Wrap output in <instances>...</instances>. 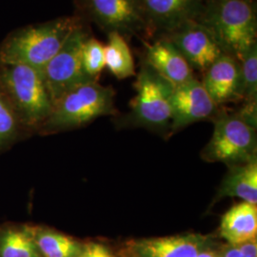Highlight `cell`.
<instances>
[{"instance_id": "18", "label": "cell", "mask_w": 257, "mask_h": 257, "mask_svg": "<svg viewBox=\"0 0 257 257\" xmlns=\"http://www.w3.org/2000/svg\"><path fill=\"white\" fill-rule=\"evenodd\" d=\"M41 257H77L82 245L75 239L55 230L31 228Z\"/></svg>"}, {"instance_id": "2", "label": "cell", "mask_w": 257, "mask_h": 257, "mask_svg": "<svg viewBox=\"0 0 257 257\" xmlns=\"http://www.w3.org/2000/svg\"><path fill=\"white\" fill-rule=\"evenodd\" d=\"M197 21L238 61L257 43L256 0H207Z\"/></svg>"}, {"instance_id": "13", "label": "cell", "mask_w": 257, "mask_h": 257, "mask_svg": "<svg viewBox=\"0 0 257 257\" xmlns=\"http://www.w3.org/2000/svg\"><path fill=\"white\" fill-rule=\"evenodd\" d=\"M201 83L217 106L242 100L240 62L231 55L222 54L203 73Z\"/></svg>"}, {"instance_id": "7", "label": "cell", "mask_w": 257, "mask_h": 257, "mask_svg": "<svg viewBox=\"0 0 257 257\" xmlns=\"http://www.w3.org/2000/svg\"><path fill=\"white\" fill-rule=\"evenodd\" d=\"M135 89L137 94L131 102L128 121L149 128L169 126L172 118L171 95L174 86L141 59Z\"/></svg>"}, {"instance_id": "14", "label": "cell", "mask_w": 257, "mask_h": 257, "mask_svg": "<svg viewBox=\"0 0 257 257\" xmlns=\"http://www.w3.org/2000/svg\"><path fill=\"white\" fill-rule=\"evenodd\" d=\"M209 238L201 234H182L136 240L131 243L133 257H195L208 248Z\"/></svg>"}, {"instance_id": "23", "label": "cell", "mask_w": 257, "mask_h": 257, "mask_svg": "<svg viewBox=\"0 0 257 257\" xmlns=\"http://www.w3.org/2000/svg\"><path fill=\"white\" fill-rule=\"evenodd\" d=\"M221 255L222 257H257L256 238L239 245H229Z\"/></svg>"}, {"instance_id": "25", "label": "cell", "mask_w": 257, "mask_h": 257, "mask_svg": "<svg viewBox=\"0 0 257 257\" xmlns=\"http://www.w3.org/2000/svg\"><path fill=\"white\" fill-rule=\"evenodd\" d=\"M195 257H222L221 254L217 253L214 250H211L210 248H205L202 251H200Z\"/></svg>"}, {"instance_id": "12", "label": "cell", "mask_w": 257, "mask_h": 257, "mask_svg": "<svg viewBox=\"0 0 257 257\" xmlns=\"http://www.w3.org/2000/svg\"><path fill=\"white\" fill-rule=\"evenodd\" d=\"M155 38L188 21L198 20L207 0H141Z\"/></svg>"}, {"instance_id": "9", "label": "cell", "mask_w": 257, "mask_h": 257, "mask_svg": "<svg viewBox=\"0 0 257 257\" xmlns=\"http://www.w3.org/2000/svg\"><path fill=\"white\" fill-rule=\"evenodd\" d=\"M160 37L169 39L191 68L201 73L224 54L211 31L196 20L188 21Z\"/></svg>"}, {"instance_id": "19", "label": "cell", "mask_w": 257, "mask_h": 257, "mask_svg": "<svg viewBox=\"0 0 257 257\" xmlns=\"http://www.w3.org/2000/svg\"><path fill=\"white\" fill-rule=\"evenodd\" d=\"M0 257H41L31 227L1 231Z\"/></svg>"}, {"instance_id": "16", "label": "cell", "mask_w": 257, "mask_h": 257, "mask_svg": "<svg viewBox=\"0 0 257 257\" xmlns=\"http://www.w3.org/2000/svg\"><path fill=\"white\" fill-rule=\"evenodd\" d=\"M219 196L238 197L244 202L257 205L256 158L231 167L222 182Z\"/></svg>"}, {"instance_id": "15", "label": "cell", "mask_w": 257, "mask_h": 257, "mask_svg": "<svg viewBox=\"0 0 257 257\" xmlns=\"http://www.w3.org/2000/svg\"><path fill=\"white\" fill-rule=\"evenodd\" d=\"M220 234L229 245L256 238L257 205L243 201L231 207L221 219Z\"/></svg>"}, {"instance_id": "5", "label": "cell", "mask_w": 257, "mask_h": 257, "mask_svg": "<svg viewBox=\"0 0 257 257\" xmlns=\"http://www.w3.org/2000/svg\"><path fill=\"white\" fill-rule=\"evenodd\" d=\"M114 95L111 87L98 82L83 84L55 103L41 127L45 131L76 128L100 116L115 114Z\"/></svg>"}, {"instance_id": "22", "label": "cell", "mask_w": 257, "mask_h": 257, "mask_svg": "<svg viewBox=\"0 0 257 257\" xmlns=\"http://www.w3.org/2000/svg\"><path fill=\"white\" fill-rule=\"evenodd\" d=\"M22 126L7 96L0 88V148L15 138Z\"/></svg>"}, {"instance_id": "1", "label": "cell", "mask_w": 257, "mask_h": 257, "mask_svg": "<svg viewBox=\"0 0 257 257\" xmlns=\"http://www.w3.org/2000/svg\"><path fill=\"white\" fill-rule=\"evenodd\" d=\"M82 22L73 15L15 30L0 43V63L26 65L42 73Z\"/></svg>"}, {"instance_id": "24", "label": "cell", "mask_w": 257, "mask_h": 257, "mask_svg": "<svg viewBox=\"0 0 257 257\" xmlns=\"http://www.w3.org/2000/svg\"><path fill=\"white\" fill-rule=\"evenodd\" d=\"M77 257H113L109 248L100 243L91 242L82 245L80 253Z\"/></svg>"}, {"instance_id": "6", "label": "cell", "mask_w": 257, "mask_h": 257, "mask_svg": "<svg viewBox=\"0 0 257 257\" xmlns=\"http://www.w3.org/2000/svg\"><path fill=\"white\" fill-rule=\"evenodd\" d=\"M256 126L237 112H217L211 140L203 152L210 162L229 165L246 163L255 158Z\"/></svg>"}, {"instance_id": "11", "label": "cell", "mask_w": 257, "mask_h": 257, "mask_svg": "<svg viewBox=\"0 0 257 257\" xmlns=\"http://www.w3.org/2000/svg\"><path fill=\"white\" fill-rule=\"evenodd\" d=\"M143 51L140 58L150 65L174 87L194 78L193 70L178 49L164 37H157L153 42L142 40Z\"/></svg>"}, {"instance_id": "3", "label": "cell", "mask_w": 257, "mask_h": 257, "mask_svg": "<svg viewBox=\"0 0 257 257\" xmlns=\"http://www.w3.org/2000/svg\"><path fill=\"white\" fill-rule=\"evenodd\" d=\"M0 88L22 126L41 127L53 110L42 73L26 65L0 63Z\"/></svg>"}, {"instance_id": "20", "label": "cell", "mask_w": 257, "mask_h": 257, "mask_svg": "<svg viewBox=\"0 0 257 257\" xmlns=\"http://www.w3.org/2000/svg\"><path fill=\"white\" fill-rule=\"evenodd\" d=\"M81 63L84 73L92 80L98 82V78L106 68L105 44L93 36L88 37L81 50Z\"/></svg>"}, {"instance_id": "17", "label": "cell", "mask_w": 257, "mask_h": 257, "mask_svg": "<svg viewBox=\"0 0 257 257\" xmlns=\"http://www.w3.org/2000/svg\"><path fill=\"white\" fill-rule=\"evenodd\" d=\"M105 45V64L110 74L117 79H126L136 75V65L128 41L118 33L107 35Z\"/></svg>"}, {"instance_id": "10", "label": "cell", "mask_w": 257, "mask_h": 257, "mask_svg": "<svg viewBox=\"0 0 257 257\" xmlns=\"http://www.w3.org/2000/svg\"><path fill=\"white\" fill-rule=\"evenodd\" d=\"M171 128L176 132L193 123L214 117L218 106L195 77L174 87L171 95Z\"/></svg>"}, {"instance_id": "4", "label": "cell", "mask_w": 257, "mask_h": 257, "mask_svg": "<svg viewBox=\"0 0 257 257\" xmlns=\"http://www.w3.org/2000/svg\"><path fill=\"white\" fill-rule=\"evenodd\" d=\"M77 17L104 32L118 33L127 41L155 38L141 0H74Z\"/></svg>"}, {"instance_id": "8", "label": "cell", "mask_w": 257, "mask_h": 257, "mask_svg": "<svg viewBox=\"0 0 257 257\" xmlns=\"http://www.w3.org/2000/svg\"><path fill=\"white\" fill-rule=\"evenodd\" d=\"M91 36L90 24L83 21L43 69V80L53 106L67 92L83 84L96 82L84 73L81 63L83 44Z\"/></svg>"}, {"instance_id": "21", "label": "cell", "mask_w": 257, "mask_h": 257, "mask_svg": "<svg viewBox=\"0 0 257 257\" xmlns=\"http://www.w3.org/2000/svg\"><path fill=\"white\" fill-rule=\"evenodd\" d=\"M241 68L242 100L256 102L257 99V43L239 60Z\"/></svg>"}]
</instances>
